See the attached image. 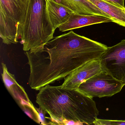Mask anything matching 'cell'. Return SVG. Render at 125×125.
I'll return each instance as SVG.
<instances>
[{
	"instance_id": "obj_1",
	"label": "cell",
	"mask_w": 125,
	"mask_h": 125,
	"mask_svg": "<svg viewBox=\"0 0 125 125\" xmlns=\"http://www.w3.org/2000/svg\"><path fill=\"white\" fill-rule=\"evenodd\" d=\"M107 48L72 31L54 37L42 46L24 52L30 68L29 85L39 91L63 79L86 63L99 60Z\"/></svg>"
},
{
	"instance_id": "obj_2",
	"label": "cell",
	"mask_w": 125,
	"mask_h": 125,
	"mask_svg": "<svg viewBox=\"0 0 125 125\" xmlns=\"http://www.w3.org/2000/svg\"><path fill=\"white\" fill-rule=\"evenodd\" d=\"M36 103L50 116L52 124H93L99 111L93 98L76 90L47 85L39 90Z\"/></svg>"
},
{
	"instance_id": "obj_3",
	"label": "cell",
	"mask_w": 125,
	"mask_h": 125,
	"mask_svg": "<svg viewBox=\"0 0 125 125\" xmlns=\"http://www.w3.org/2000/svg\"><path fill=\"white\" fill-rule=\"evenodd\" d=\"M54 32L46 0H29L21 38L23 50L27 52L42 46L53 38Z\"/></svg>"
},
{
	"instance_id": "obj_4",
	"label": "cell",
	"mask_w": 125,
	"mask_h": 125,
	"mask_svg": "<svg viewBox=\"0 0 125 125\" xmlns=\"http://www.w3.org/2000/svg\"><path fill=\"white\" fill-rule=\"evenodd\" d=\"M29 0H0V36L6 44L21 39Z\"/></svg>"
},
{
	"instance_id": "obj_5",
	"label": "cell",
	"mask_w": 125,
	"mask_h": 125,
	"mask_svg": "<svg viewBox=\"0 0 125 125\" xmlns=\"http://www.w3.org/2000/svg\"><path fill=\"white\" fill-rule=\"evenodd\" d=\"M123 82L103 71L83 82L76 90L91 98L111 97L120 92Z\"/></svg>"
},
{
	"instance_id": "obj_6",
	"label": "cell",
	"mask_w": 125,
	"mask_h": 125,
	"mask_svg": "<svg viewBox=\"0 0 125 125\" xmlns=\"http://www.w3.org/2000/svg\"><path fill=\"white\" fill-rule=\"evenodd\" d=\"M99 60L103 71L123 81L125 79V40L108 47Z\"/></svg>"
},
{
	"instance_id": "obj_7",
	"label": "cell",
	"mask_w": 125,
	"mask_h": 125,
	"mask_svg": "<svg viewBox=\"0 0 125 125\" xmlns=\"http://www.w3.org/2000/svg\"><path fill=\"white\" fill-rule=\"evenodd\" d=\"M103 71L99 60L89 61L74 70L64 79L62 88L76 90L83 82Z\"/></svg>"
},
{
	"instance_id": "obj_8",
	"label": "cell",
	"mask_w": 125,
	"mask_h": 125,
	"mask_svg": "<svg viewBox=\"0 0 125 125\" xmlns=\"http://www.w3.org/2000/svg\"><path fill=\"white\" fill-rule=\"evenodd\" d=\"M3 82L9 92L13 97L21 108L25 106H33L24 88L17 82L14 74L9 71L6 65L2 63Z\"/></svg>"
},
{
	"instance_id": "obj_9",
	"label": "cell",
	"mask_w": 125,
	"mask_h": 125,
	"mask_svg": "<svg viewBox=\"0 0 125 125\" xmlns=\"http://www.w3.org/2000/svg\"><path fill=\"white\" fill-rule=\"evenodd\" d=\"M112 22L108 18L94 15L72 14L67 21L58 28L60 31L65 32L92 25Z\"/></svg>"
},
{
	"instance_id": "obj_10",
	"label": "cell",
	"mask_w": 125,
	"mask_h": 125,
	"mask_svg": "<svg viewBox=\"0 0 125 125\" xmlns=\"http://www.w3.org/2000/svg\"><path fill=\"white\" fill-rule=\"evenodd\" d=\"M46 2L47 13L55 31L67 21L72 14L75 13L67 6L54 0H46Z\"/></svg>"
},
{
	"instance_id": "obj_11",
	"label": "cell",
	"mask_w": 125,
	"mask_h": 125,
	"mask_svg": "<svg viewBox=\"0 0 125 125\" xmlns=\"http://www.w3.org/2000/svg\"><path fill=\"white\" fill-rule=\"evenodd\" d=\"M97 8L107 14L112 22L125 27L124 8L107 0H88Z\"/></svg>"
},
{
	"instance_id": "obj_12",
	"label": "cell",
	"mask_w": 125,
	"mask_h": 125,
	"mask_svg": "<svg viewBox=\"0 0 125 125\" xmlns=\"http://www.w3.org/2000/svg\"><path fill=\"white\" fill-rule=\"evenodd\" d=\"M54 0L67 6L76 13L84 15L102 16L110 19L107 14L101 10L88 0Z\"/></svg>"
},
{
	"instance_id": "obj_13",
	"label": "cell",
	"mask_w": 125,
	"mask_h": 125,
	"mask_svg": "<svg viewBox=\"0 0 125 125\" xmlns=\"http://www.w3.org/2000/svg\"><path fill=\"white\" fill-rule=\"evenodd\" d=\"M93 124L95 125H125V120H105L97 118Z\"/></svg>"
},
{
	"instance_id": "obj_14",
	"label": "cell",
	"mask_w": 125,
	"mask_h": 125,
	"mask_svg": "<svg viewBox=\"0 0 125 125\" xmlns=\"http://www.w3.org/2000/svg\"><path fill=\"white\" fill-rule=\"evenodd\" d=\"M36 110H37V111L38 112L39 114V116H40V118H41V124H43V125L48 124L46 122L45 116H44V114H46V113L44 112L43 110L40 107H39L38 109L36 108Z\"/></svg>"
},
{
	"instance_id": "obj_15",
	"label": "cell",
	"mask_w": 125,
	"mask_h": 125,
	"mask_svg": "<svg viewBox=\"0 0 125 125\" xmlns=\"http://www.w3.org/2000/svg\"><path fill=\"white\" fill-rule=\"evenodd\" d=\"M107 0L111 1V2L115 3L116 4H118L123 8H125V5H124L125 0Z\"/></svg>"
},
{
	"instance_id": "obj_16",
	"label": "cell",
	"mask_w": 125,
	"mask_h": 125,
	"mask_svg": "<svg viewBox=\"0 0 125 125\" xmlns=\"http://www.w3.org/2000/svg\"><path fill=\"white\" fill-rule=\"evenodd\" d=\"M123 82L124 83V84H125V79L123 80Z\"/></svg>"
},
{
	"instance_id": "obj_17",
	"label": "cell",
	"mask_w": 125,
	"mask_h": 125,
	"mask_svg": "<svg viewBox=\"0 0 125 125\" xmlns=\"http://www.w3.org/2000/svg\"><path fill=\"white\" fill-rule=\"evenodd\" d=\"M124 13H125V9H124Z\"/></svg>"
}]
</instances>
